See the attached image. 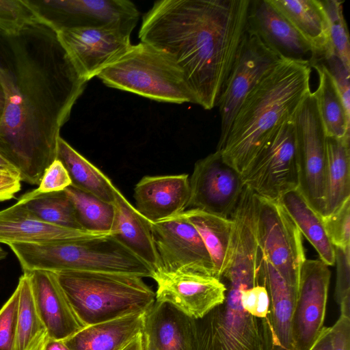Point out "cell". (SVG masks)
Segmentation results:
<instances>
[{
  "mask_svg": "<svg viewBox=\"0 0 350 350\" xmlns=\"http://www.w3.org/2000/svg\"><path fill=\"white\" fill-rule=\"evenodd\" d=\"M350 137H326V192L324 215L350 198ZM323 215V216H324Z\"/></svg>",
  "mask_w": 350,
  "mask_h": 350,
  "instance_id": "31",
  "label": "cell"
},
{
  "mask_svg": "<svg viewBox=\"0 0 350 350\" xmlns=\"http://www.w3.org/2000/svg\"><path fill=\"white\" fill-rule=\"evenodd\" d=\"M0 83L5 97L0 150L21 181L38 185L56 159L60 130L87 81L45 22L0 34Z\"/></svg>",
  "mask_w": 350,
  "mask_h": 350,
  "instance_id": "1",
  "label": "cell"
},
{
  "mask_svg": "<svg viewBox=\"0 0 350 350\" xmlns=\"http://www.w3.org/2000/svg\"><path fill=\"white\" fill-rule=\"evenodd\" d=\"M56 159L67 170L71 186L114 204L119 189L105 174L61 137L58 139Z\"/></svg>",
  "mask_w": 350,
  "mask_h": 350,
  "instance_id": "28",
  "label": "cell"
},
{
  "mask_svg": "<svg viewBox=\"0 0 350 350\" xmlns=\"http://www.w3.org/2000/svg\"><path fill=\"white\" fill-rule=\"evenodd\" d=\"M246 29L282 57L310 62L314 56L310 44L269 0H250Z\"/></svg>",
  "mask_w": 350,
  "mask_h": 350,
  "instance_id": "18",
  "label": "cell"
},
{
  "mask_svg": "<svg viewBox=\"0 0 350 350\" xmlns=\"http://www.w3.org/2000/svg\"><path fill=\"white\" fill-rule=\"evenodd\" d=\"M144 347H145V350H157L156 349L155 347H154L150 342H149L148 341H147L144 337Z\"/></svg>",
  "mask_w": 350,
  "mask_h": 350,
  "instance_id": "50",
  "label": "cell"
},
{
  "mask_svg": "<svg viewBox=\"0 0 350 350\" xmlns=\"http://www.w3.org/2000/svg\"><path fill=\"white\" fill-rule=\"evenodd\" d=\"M42 16L56 29H119L131 33L139 12L129 0H33Z\"/></svg>",
  "mask_w": 350,
  "mask_h": 350,
  "instance_id": "13",
  "label": "cell"
},
{
  "mask_svg": "<svg viewBox=\"0 0 350 350\" xmlns=\"http://www.w3.org/2000/svg\"><path fill=\"white\" fill-rule=\"evenodd\" d=\"M256 228L264 258L297 291L306 256L302 234L278 200L256 195Z\"/></svg>",
  "mask_w": 350,
  "mask_h": 350,
  "instance_id": "8",
  "label": "cell"
},
{
  "mask_svg": "<svg viewBox=\"0 0 350 350\" xmlns=\"http://www.w3.org/2000/svg\"><path fill=\"white\" fill-rule=\"evenodd\" d=\"M133 197L137 211L150 222L170 218L187 210L189 176H145L135 186Z\"/></svg>",
  "mask_w": 350,
  "mask_h": 350,
  "instance_id": "19",
  "label": "cell"
},
{
  "mask_svg": "<svg viewBox=\"0 0 350 350\" xmlns=\"http://www.w3.org/2000/svg\"><path fill=\"white\" fill-rule=\"evenodd\" d=\"M5 105V97L3 88L0 83V124L2 121Z\"/></svg>",
  "mask_w": 350,
  "mask_h": 350,
  "instance_id": "49",
  "label": "cell"
},
{
  "mask_svg": "<svg viewBox=\"0 0 350 350\" xmlns=\"http://www.w3.org/2000/svg\"><path fill=\"white\" fill-rule=\"evenodd\" d=\"M19 296L17 285L0 310V350H15Z\"/></svg>",
  "mask_w": 350,
  "mask_h": 350,
  "instance_id": "39",
  "label": "cell"
},
{
  "mask_svg": "<svg viewBox=\"0 0 350 350\" xmlns=\"http://www.w3.org/2000/svg\"><path fill=\"white\" fill-rule=\"evenodd\" d=\"M23 272L65 271L109 272L153 278V271L112 234L45 243L8 245Z\"/></svg>",
  "mask_w": 350,
  "mask_h": 350,
  "instance_id": "5",
  "label": "cell"
},
{
  "mask_svg": "<svg viewBox=\"0 0 350 350\" xmlns=\"http://www.w3.org/2000/svg\"><path fill=\"white\" fill-rule=\"evenodd\" d=\"M121 350H145L144 340L142 332L139 333Z\"/></svg>",
  "mask_w": 350,
  "mask_h": 350,
  "instance_id": "46",
  "label": "cell"
},
{
  "mask_svg": "<svg viewBox=\"0 0 350 350\" xmlns=\"http://www.w3.org/2000/svg\"><path fill=\"white\" fill-rule=\"evenodd\" d=\"M299 173L298 189L321 216L326 192V135L316 98L310 92L293 116Z\"/></svg>",
  "mask_w": 350,
  "mask_h": 350,
  "instance_id": "10",
  "label": "cell"
},
{
  "mask_svg": "<svg viewBox=\"0 0 350 350\" xmlns=\"http://www.w3.org/2000/svg\"><path fill=\"white\" fill-rule=\"evenodd\" d=\"M18 202L36 217L46 223L83 230L64 190L43 193L36 189L25 193Z\"/></svg>",
  "mask_w": 350,
  "mask_h": 350,
  "instance_id": "32",
  "label": "cell"
},
{
  "mask_svg": "<svg viewBox=\"0 0 350 350\" xmlns=\"http://www.w3.org/2000/svg\"><path fill=\"white\" fill-rule=\"evenodd\" d=\"M150 226L160 260L159 273H195L215 278L210 254L198 230L183 213L150 222Z\"/></svg>",
  "mask_w": 350,
  "mask_h": 350,
  "instance_id": "12",
  "label": "cell"
},
{
  "mask_svg": "<svg viewBox=\"0 0 350 350\" xmlns=\"http://www.w3.org/2000/svg\"><path fill=\"white\" fill-rule=\"evenodd\" d=\"M189 185L187 210L197 208L224 217H230L244 188L241 175L217 150L195 163Z\"/></svg>",
  "mask_w": 350,
  "mask_h": 350,
  "instance_id": "14",
  "label": "cell"
},
{
  "mask_svg": "<svg viewBox=\"0 0 350 350\" xmlns=\"http://www.w3.org/2000/svg\"><path fill=\"white\" fill-rule=\"evenodd\" d=\"M183 213L198 230L210 254L215 278L221 280L232 256L233 220L197 208Z\"/></svg>",
  "mask_w": 350,
  "mask_h": 350,
  "instance_id": "27",
  "label": "cell"
},
{
  "mask_svg": "<svg viewBox=\"0 0 350 350\" xmlns=\"http://www.w3.org/2000/svg\"><path fill=\"white\" fill-rule=\"evenodd\" d=\"M321 59L325 64L334 79L342 98L344 106L350 115L349 75L348 70L340 58L334 53L331 46L328 47Z\"/></svg>",
  "mask_w": 350,
  "mask_h": 350,
  "instance_id": "40",
  "label": "cell"
},
{
  "mask_svg": "<svg viewBox=\"0 0 350 350\" xmlns=\"http://www.w3.org/2000/svg\"><path fill=\"white\" fill-rule=\"evenodd\" d=\"M145 314L84 327L64 341L70 350H121L142 332Z\"/></svg>",
  "mask_w": 350,
  "mask_h": 350,
  "instance_id": "25",
  "label": "cell"
},
{
  "mask_svg": "<svg viewBox=\"0 0 350 350\" xmlns=\"http://www.w3.org/2000/svg\"><path fill=\"white\" fill-rule=\"evenodd\" d=\"M310 65L319 75V85L313 92L326 137H350V115L344 106L333 77L321 59L312 60Z\"/></svg>",
  "mask_w": 350,
  "mask_h": 350,
  "instance_id": "30",
  "label": "cell"
},
{
  "mask_svg": "<svg viewBox=\"0 0 350 350\" xmlns=\"http://www.w3.org/2000/svg\"><path fill=\"white\" fill-rule=\"evenodd\" d=\"M42 350H70L64 340L49 338Z\"/></svg>",
  "mask_w": 350,
  "mask_h": 350,
  "instance_id": "47",
  "label": "cell"
},
{
  "mask_svg": "<svg viewBox=\"0 0 350 350\" xmlns=\"http://www.w3.org/2000/svg\"><path fill=\"white\" fill-rule=\"evenodd\" d=\"M336 282L335 299L340 306V314L350 317V247H336Z\"/></svg>",
  "mask_w": 350,
  "mask_h": 350,
  "instance_id": "38",
  "label": "cell"
},
{
  "mask_svg": "<svg viewBox=\"0 0 350 350\" xmlns=\"http://www.w3.org/2000/svg\"><path fill=\"white\" fill-rule=\"evenodd\" d=\"M322 220L334 247H350V198L332 213L322 216Z\"/></svg>",
  "mask_w": 350,
  "mask_h": 350,
  "instance_id": "37",
  "label": "cell"
},
{
  "mask_svg": "<svg viewBox=\"0 0 350 350\" xmlns=\"http://www.w3.org/2000/svg\"><path fill=\"white\" fill-rule=\"evenodd\" d=\"M48 22L33 0H0V34L10 36L26 28Z\"/></svg>",
  "mask_w": 350,
  "mask_h": 350,
  "instance_id": "35",
  "label": "cell"
},
{
  "mask_svg": "<svg viewBox=\"0 0 350 350\" xmlns=\"http://www.w3.org/2000/svg\"><path fill=\"white\" fill-rule=\"evenodd\" d=\"M64 191L73 205L82 230L104 234L111 233L116 215L114 204L71 185Z\"/></svg>",
  "mask_w": 350,
  "mask_h": 350,
  "instance_id": "34",
  "label": "cell"
},
{
  "mask_svg": "<svg viewBox=\"0 0 350 350\" xmlns=\"http://www.w3.org/2000/svg\"><path fill=\"white\" fill-rule=\"evenodd\" d=\"M331 328L333 350H350V317L340 314Z\"/></svg>",
  "mask_w": 350,
  "mask_h": 350,
  "instance_id": "43",
  "label": "cell"
},
{
  "mask_svg": "<svg viewBox=\"0 0 350 350\" xmlns=\"http://www.w3.org/2000/svg\"><path fill=\"white\" fill-rule=\"evenodd\" d=\"M329 25V39L334 53L350 70V42L347 23L343 14V1L321 0Z\"/></svg>",
  "mask_w": 350,
  "mask_h": 350,
  "instance_id": "36",
  "label": "cell"
},
{
  "mask_svg": "<svg viewBox=\"0 0 350 350\" xmlns=\"http://www.w3.org/2000/svg\"><path fill=\"white\" fill-rule=\"evenodd\" d=\"M18 286L20 296L15 350H42L49 337L36 310L27 273L20 277Z\"/></svg>",
  "mask_w": 350,
  "mask_h": 350,
  "instance_id": "33",
  "label": "cell"
},
{
  "mask_svg": "<svg viewBox=\"0 0 350 350\" xmlns=\"http://www.w3.org/2000/svg\"><path fill=\"white\" fill-rule=\"evenodd\" d=\"M243 309L258 318H266L269 312L270 299L266 284H258L241 291Z\"/></svg>",
  "mask_w": 350,
  "mask_h": 350,
  "instance_id": "41",
  "label": "cell"
},
{
  "mask_svg": "<svg viewBox=\"0 0 350 350\" xmlns=\"http://www.w3.org/2000/svg\"><path fill=\"white\" fill-rule=\"evenodd\" d=\"M97 77L108 87L151 100L195 104L193 93L180 68L165 52L146 43L132 44Z\"/></svg>",
  "mask_w": 350,
  "mask_h": 350,
  "instance_id": "6",
  "label": "cell"
},
{
  "mask_svg": "<svg viewBox=\"0 0 350 350\" xmlns=\"http://www.w3.org/2000/svg\"><path fill=\"white\" fill-rule=\"evenodd\" d=\"M282 58L246 29L217 103L221 117L217 149L224 143L245 98Z\"/></svg>",
  "mask_w": 350,
  "mask_h": 350,
  "instance_id": "11",
  "label": "cell"
},
{
  "mask_svg": "<svg viewBox=\"0 0 350 350\" xmlns=\"http://www.w3.org/2000/svg\"><path fill=\"white\" fill-rule=\"evenodd\" d=\"M308 350H333L331 327H323Z\"/></svg>",
  "mask_w": 350,
  "mask_h": 350,
  "instance_id": "45",
  "label": "cell"
},
{
  "mask_svg": "<svg viewBox=\"0 0 350 350\" xmlns=\"http://www.w3.org/2000/svg\"><path fill=\"white\" fill-rule=\"evenodd\" d=\"M28 274L36 310L50 338L66 340L84 326L75 314L53 272L34 270Z\"/></svg>",
  "mask_w": 350,
  "mask_h": 350,
  "instance_id": "20",
  "label": "cell"
},
{
  "mask_svg": "<svg viewBox=\"0 0 350 350\" xmlns=\"http://www.w3.org/2000/svg\"><path fill=\"white\" fill-rule=\"evenodd\" d=\"M54 273L84 327L146 313L156 301L155 293L139 276L79 271Z\"/></svg>",
  "mask_w": 350,
  "mask_h": 350,
  "instance_id": "4",
  "label": "cell"
},
{
  "mask_svg": "<svg viewBox=\"0 0 350 350\" xmlns=\"http://www.w3.org/2000/svg\"><path fill=\"white\" fill-rule=\"evenodd\" d=\"M307 59L282 58L242 103L218 151L241 175L311 92Z\"/></svg>",
  "mask_w": 350,
  "mask_h": 350,
  "instance_id": "3",
  "label": "cell"
},
{
  "mask_svg": "<svg viewBox=\"0 0 350 350\" xmlns=\"http://www.w3.org/2000/svg\"><path fill=\"white\" fill-rule=\"evenodd\" d=\"M314 50L310 62L321 58L329 46L327 14L321 0H269Z\"/></svg>",
  "mask_w": 350,
  "mask_h": 350,
  "instance_id": "26",
  "label": "cell"
},
{
  "mask_svg": "<svg viewBox=\"0 0 350 350\" xmlns=\"http://www.w3.org/2000/svg\"><path fill=\"white\" fill-rule=\"evenodd\" d=\"M330 276L320 259L302 264L293 317L295 350H308L324 327Z\"/></svg>",
  "mask_w": 350,
  "mask_h": 350,
  "instance_id": "16",
  "label": "cell"
},
{
  "mask_svg": "<svg viewBox=\"0 0 350 350\" xmlns=\"http://www.w3.org/2000/svg\"><path fill=\"white\" fill-rule=\"evenodd\" d=\"M21 183L19 175L0 170V202L14 198L21 189Z\"/></svg>",
  "mask_w": 350,
  "mask_h": 350,
  "instance_id": "44",
  "label": "cell"
},
{
  "mask_svg": "<svg viewBox=\"0 0 350 350\" xmlns=\"http://www.w3.org/2000/svg\"><path fill=\"white\" fill-rule=\"evenodd\" d=\"M7 256V252L0 247V260L5 258Z\"/></svg>",
  "mask_w": 350,
  "mask_h": 350,
  "instance_id": "51",
  "label": "cell"
},
{
  "mask_svg": "<svg viewBox=\"0 0 350 350\" xmlns=\"http://www.w3.org/2000/svg\"><path fill=\"white\" fill-rule=\"evenodd\" d=\"M293 117L284 122L241 174L253 193L277 201L297 189L299 173Z\"/></svg>",
  "mask_w": 350,
  "mask_h": 350,
  "instance_id": "9",
  "label": "cell"
},
{
  "mask_svg": "<svg viewBox=\"0 0 350 350\" xmlns=\"http://www.w3.org/2000/svg\"><path fill=\"white\" fill-rule=\"evenodd\" d=\"M250 0H160L144 15L141 42L165 52L195 104L217 106L247 27Z\"/></svg>",
  "mask_w": 350,
  "mask_h": 350,
  "instance_id": "2",
  "label": "cell"
},
{
  "mask_svg": "<svg viewBox=\"0 0 350 350\" xmlns=\"http://www.w3.org/2000/svg\"><path fill=\"white\" fill-rule=\"evenodd\" d=\"M58 39L81 77L88 82L124 54L131 33L110 28L64 29Z\"/></svg>",
  "mask_w": 350,
  "mask_h": 350,
  "instance_id": "15",
  "label": "cell"
},
{
  "mask_svg": "<svg viewBox=\"0 0 350 350\" xmlns=\"http://www.w3.org/2000/svg\"><path fill=\"white\" fill-rule=\"evenodd\" d=\"M100 235L105 234L46 223L36 217L18 202L0 211V243L6 245L72 241Z\"/></svg>",
  "mask_w": 350,
  "mask_h": 350,
  "instance_id": "21",
  "label": "cell"
},
{
  "mask_svg": "<svg viewBox=\"0 0 350 350\" xmlns=\"http://www.w3.org/2000/svg\"><path fill=\"white\" fill-rule=\"evenodd\" d=\"M114 206L116 215L111 234L146 264L154 275L159 273L160 260L153 241L150 221L142 216L120 191Z\"/></svg>",
  "mask_w": 350,
  "mask_h": 350,
  "instance_id": "23",
  "label": "cell"
},
{
  "mask_svg": "<svg viewBox=\"0 0 350 350\" xmlns=\"http://www.w3.org/2000/svg\"><path fill=\"white\" fill-rule=\"evenodd\" d=\"M223 283L224 301L194 319V350H271L268 317H254L241 306V291L250 287L233 281Z\"/></svg>",
  "mask_w": 350,
  "mask_h": 350,
  "instance_id": "7",
  "label": "cell"
},
{
  "mask_svg": "<svg viewBox=\"0 0 350 350\" xmlns=\"http://www.w3.org/2000/svg\"><path fill=\"white\" fill-rule=\"evenodd\" d=\"M194 319L173 305L156 301L146 312L142 333L157 350H194Z\"/></svg>",
  "mask_w": 350,
  "mask_h": 350,
  "instance_id": "22",
  "label": "cell"
},
{
  "mask_svg": "<svg viewBox=\"0 0 350 350\" xmlns=\"http://www.w3.org/2000/svg\"><path fill=\"white\" fill-rule=\"evenodd\" d=\"M301 234L314 247L319 259L327 266L335 264V249L324 228L322 216L308 202L298 189L288 191L278 200Z\"/></svg>",
  "mask_w": 350,
  "mask_h": 350,
  "instance_id": "29",
  "label": "cell"
},
{
  "mask_svg": "<svg viewBox=\"0 0 350 350\" xmlns=\"http://www.w3.org/2000/svg\"><path fill=\"white\" fill-rule=\"evenodd\" d=\"M156 301L167 302L193 319L202 318L226 298L223 282L195 273H156Z\"/></svg>",
  "mask_w": 350,
  "mask_h": 350,
  "instance_id": "17",
  "label": "cell"
},
{
  "mask_svg": "<svg viewBox=\"0 0 350 350\" xmlns=\"http://www.w3.org/2000/svg\"><path fill=\"white\" fill-rule=\"evenodd\" d=\"M264 267L265 284L270 299L267 317L271 334V350H295L293 317L297 291L288 285L265 258Z\"/></svg>",
  "mask_w": 350,
  "mask_h": 350,
  "instance_id": "24",
  "label": "cell"
},
{
  "mask_svg": "<svg viewBox=\"0 0 350 350\" xmlns=\"http://www.w3.org/2000/svg\"><path fill=\"white\" fill-rule=\"evenodd\" d=\"M0 170L6 171L20 176L16 168L8 160L0 150Z\"/></svg>",
  "mask_w": 350,
  "mask_h": 350,
  "instance_id": "48",
  "label": "cell"
},
{
  "mask_svg": "<svg viewBox=\"0 0 350 350\" xmlns=\"http://www.w3.org/2000/svg\"><path fill=\"white\" fill-rule=\"evenodd\" d=\"M70 185L67 170L61 161L55 159L45 171L37 189L40 192L49 193L63 191Z\"/></svg>",
  "mask_w": 350,
  "mask_h": 350,
  "instance_id": "42",
  "label": "cell"
}]
</instances>
